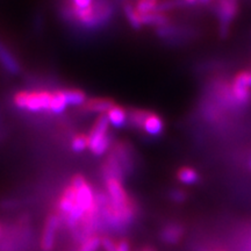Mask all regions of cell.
I'll return each instance as SVG.
<instances>
[{
  "label": "cell",
  "mask_w": 251,
  "mask_h": 251,
  "mask_svg": "<svg viewBox=\"0 0 251 251\" xmlns=\"http://www.w3.org/2000/svg\"><path fill=\"white\" fill-rule=\"evenodd\" d=\"M52 93L49 91H20L15 93L13 102L18 108L29 112L50 111Z\"/></svg>",
  "instance_id": "1"
},
{
  "label": "cell",
  "mask_w": 251,
  "mask_h": 251,
  "mask_svg": "<svg viewBox=\"0 0 251 251\" xmlns=\"http://www.w3.org/2000/svg\"><path fill=\"white\" fill-rule=\"evenodd\" d=\"M108 119L106 114H100V117L94 122L89 136V149L96 156H101L111 147L112 141L108 135Z\"/></svg>",
  "instance_id": "2"
},
{
  "label": "cell",
  "mask_w": 251,
  "mask_h": 251,
  "mask_svg": "<svg viewBox=\"0 0 251 251\" xmlns=\"http://www.w3.org/2000/svg\"><path fill=\"white\" fill-rule=\"evenodd\" d=\"M238 4L237 0H219L216 6V14L220 21V35L226 37L229 33L231 21L237 14Z\"/></svg>",
  "instance_id": "3"
},
{
  "label": "cell",
  "mask_w": 251,
  "mask_h": 251,
  "mask_svg": "<svg viewBox=\"0 0 251 251\" xmlns=\"http://www.w3.org/2000/svg\"><path fill=\"white\" fill-rule=\"evenodd\" d=\"M234 98L240 106L249 105L251 102V91L249 84V71L238 72L231 84Z\"/></svg>",
  "instance_id": "4"
},
{
  "label": "cell",
  "mask_w": 251,
  "mask_h": 251,
  "mask_svg": "<svg viewBox=\"0 0 251 251\" xmlns=\"http://www.w3.org/2000/svg\"><path fill=\"white\" fill-rule=\"evenodd\" d=\"M62 225V220L57 213H51L46 220L43 228L42 237H41V248L43 251H51L55 247L56 235Z\"/></svg>",
  "instance_id": "5"
},
{
  "label": "cell",
  "mask_w": 251,
  "mask_h": 251,
  "mask_svg": "<svg viewBox=\"0 0 251 251\" xmlns=\"http://www.w3.org/2000/svg\"><path fill=\"white\" fill-rule=\"evenodd\" d=\"M111 152L115 156V158L118 159L119 163H120L125 175H130L134 169L133 149H131L130 144L126 142V141H118L113 146Z\"/></svg>",
  "instance_id": "6"
},
{
  "label": "cell",
  "mask_w": 251,
  "mask_h": 251,
  "mask_svg": "<svg viewBox=\"0 0 251 251\" xmlns=\"http://www.w3.org/2000/svg\"><path fill=\"white\" fill-rule=\"evenodd\" d=\"M115 105L114 100L109 98H93L87 99L83 105V109L86 112H94L105 114Z\"/></svg>",
  "instance_id": "7"
},
{
  "label": "cell",
  "mask_w": 251,
  "mask_h": 251,
  "mask_svg": "<svg viewBox=\"0 0 251 251\" xmlns=\"http://www.w3.org/2000/svg\"><path fill=\"white\" fill-rule=\"evenodd\" d=\"M0 64L9 74L17 75L20 72V64L18 59L1 42H0Z\"/></svg>",
  "instance_id": "8"
},
{
  "label": "cell",
  "mask_w": 251,
  "mask_h": 251,
  "mask_svg": "<svg viewBox=\"0 0 251 251\" xmlns=\"http://www.w3.org/2000/svg\"><path fill=\"white\" fill-rule=\"evenodd\" d=\"M165 125L163 119L156 113L150 112V114L147 118L146 122L143 125V130L150 136H159L164 131Z\"/></svg>",
  "instance_id": "9"
},
{
  "label": "cell",
  "mask_w": 251,
  "mask_h": 251,
  "mask_svg": "<svg viewBox=\"0 0 251 251\" xmlns=\"http://www.w3.org/2000/svg\"><path fill=\"white\" fill-rule=\"evenodd\" d=\"M106 115H107L109 125H112L115 128L125 127V125L128 122L127 109L120 105H117V103L106 113Z\"/></svg>",
  "instance_id": "10"
},
{
  "label": "cell",
  "mask_w": 251,
  "mask_h": 251,
  "mask_svg": "<svg viewBox=\"0 0 251 251\" xmlns=\"http://www.w3.org/2000/svg\"><path fill=\"white\" fill-rule=\"evenodd\" d=\"M140 15V14H139ZM141 23L144 26V25H149V26H156L157 28L165 27L168 26L170 20H169V17L165 13H162V12L153 11L151 13L147 14H141Z\"/></svg>",
  "instance_id": "11"
},
{
  "label": "cell",
  "mask_w": 251,
  "mask_h": 251,
  "mask_svg": "<svg viewBox=\"0 0 251 251\" xmlns=\"http://www.w3.org/2000/svg\"><path fill=\"white\" fill-rule=\"evenodd\" d=\"M184 229L179 225H168L163 229L161 233V238L164 243L168 244H176L179 242V240L183 236Z\"/></svg>",
  "instance_id": "12"
},
{
  "label": "cell",
  "mask_w": 251,
  "mask_h": 251,
  "mask_svg": "<svg viewBox=\"0 0 251 251\" xmlns=\"http://www.w3.org/2000/svg\"><path fill=\"white\" fill-rule=\"evenodd\" d=\"M62 93L67 100L68 105L83 106L87 100L85 92L78 89H64L62 90Z\"/></svg>",
  "instance_id": "13"
},
{
  "label": "cell",
  "mask_w": 251,
  "mask_h": 251,
  "mask_svg": "<svg viewBox=\"0 0 251 251\" xmlns=\"http://www.w3.org/2000/svg\"><path fill=\"white\" fill-rule=\"evenodd\" d=\"M149 114V111H144V109L139 108H131L128 111V122H129L134 128L143 129V125Z\"/></svg>",
  "instance_id": "14"
},
{
  "label": "cell",
  "mask_w": 251,
  "mask_h": 251,
  "mask_svg": "<svg viewBox=\"0 0 251 251\" xmlns=\"http://www.w3.org/2000/svg\"><path fill=\"white\" fill-rule=\"evenodd\" d=\"M177 178L181 184L184 185H194L200 179V176L197 170L190 168V166H183L177 172Z\"/></svg>",
  "instance_id": "15"
},
{
  "label": "cell",
  "mask_w": 251,
  "mask_h": 251,
  "mask_svg": "<svg viewBox=\"0 0 251 251\" xmlns=\"http://www.w3.org/2000/svg\"><path fill=\"white\" fill-rule=\"evenodd\" d=\"M124 12H125L126 18H127L128 23H129V25L134 28V29H141V28H142L143 25H142V23H141L140 15L136 12V9H135L134 6L130 4V2H125Z\"/></svg>",
  "instance_id": "16"
},
{
  "label": "cell",
  "mask_w": 251,
  "mask_h": 251,
  "mask_svg": "<svg viewBox=\"0 0 251 251\" xmlns=\"http://www.w3.org/2000/svg\"><path fill=\"white\" fill-rule=\"evenodd\" d=\"M68 102L63 96L62 90H57L52 92L51 103H50V112L52 113H62L67 108Z\"/></svg>",
  "instance_id": "17"
},
{
  "label": "cell",
  "mask_w": 251,
  "mask_h": 251,
  "mask_svg": "<svg viewBox=\"0 0 251 251\" xmlns=\"http://www.w3.org/2000/svg\"><path fill=\"white\" fill-rule=\"evenodd\" d=\"M158 2L159 0H137L134 7L140 15L147 14V13H151V12L156 11L157 6H158Z\"/></svg>",
  "instance_id": "18"
},
{
  "label": "cell",
  "mask_w": 251,
  "mask_h": 251,
  "mask_svg": "<svg viewBox=\"0 0 251 251\" xmlns=\"http://www.w3.org/2000/svg\"><path fill=\"white\" fill-rule=\"evenodd\" d=\"M71 148L75 152H81L89 148V136L86 134H77L71 141Z\"/></svg>",
  "instance_id": "19"
},
{
  "label": "cell",
  "mask_w": 251,
  "mask_h": 251,
  "mask_svg": "<svg viewBox=\"0 0 251 251\" xmlns=\"http://www.w3.org/2000/svg\"><path fill=\"white\" fill-rule=\"evenodd\" d=\"M100 246H101V237L94 235V236L84 241L83 243H80L79 249L77 251H97Z\"/></svg>",
  "instance_id": "20"
},
{
  "label": "cell",
  "mask_w": 251,
  "mask_h": 251,
  "mask_svg": "<svg viewBox=\"0 0 251 251\" xmlns=\"http://www.w3.org/2000/svg\"><path fill=\"white\" fill-rule=\"evenodd\" d=\"M69 6L72 8H77V9H87L94 6V4H93V0H71L70 5Z\"/></svg>",
  "instance_id": "21"
},
{
  "label": "cell",
  "mask_w": 251,
  "mask_h": 251,
  "mask_svg": "<svg viewBox=\"0 0 251 251\" xmlns=\"http://www.w3.org/2000/svg\"><path fill=\"white\" fill-rule=\"evenodd\" d=\"M169 197H170L172 201L179 203L185 201V199H186V193H185L184 191L179 190V188H177V190H172L171 192L169 193Z\"/></svg>",
  "instance_id": "22"
},
{
  "label": "cell",
  "mask_w": 251,
  "mask_h": 251,
  "mask_svg": "<svg viewBox=\"0 0 251 251\" xmlns=\"http://www.w3.org/2000/svg\"><path fill=\"white\" fill-rule=\"evenodd\" d=\"M101 246L105 251H115L117 249V243L108 236L101 237Z\"/></svg>",
  "instance_id": "23"
},
{
  "label": "cell",
  "mask_w": 251,
  "mask_h": 251,
  "mask_svg": "<svg viewBox=\"0 0 251 251\" xmlns=\"http://www.w3.org/2000/svg\"><path fill=\"white\" fill-rule=\"evenodd\" d=\"M115 251H130L129 242L127 240H121L117 243V249Z\"/></svg>",
  "instance_id": "24"
},
{
  "label": "cell",
  "mask_w": 251,
  "mask_h": 251,
  "mask_svg": "<svg viewBox=\"0 0 251 251\" xmlns=\"http://www.w3.org/2000/svg\"><path fill=\"white\" fill-rule=\"evenodd\" d=\"M184 4L194 5V4H198V0H184Z\"/></svg>",
  "instance_id": "25"
},
{
  "label": "cell",
  "mask_w": 251,
  "mask_h": 251,
  "mask_svg": "<svg viewBox=\"0 0 251 251\" xmlns=\"http://www.w3.org/2000/svg\"><path fill=\"white\" fill-rule=\"evenodd\" d=\"M142 251H153L151 248H144V249Z\"/></svg>",
  "instance_id": "26"
},
{
  "label": "cell",
  "mask_w": 251,
  "mask_h": 251,
  "mask_svg": "<svg viewBox=\"0 0 251 251\" xmlns=\"http://www.w3.org/2000/svg\"><path fill=\"white\" fill-rule=\"evenodd\" d=\"M249 83H250V87H251V71H249Z\"/></svg>",
  "instance_id": "27"
},
{
  "label": "cell",
  "mask_w": 251,
  "mask_h": 251,
  "mask_svg": "<svg viewBox=\"0 0 251 251\" xmlns=\"http://www.w3.org/2000/svg\"><path fill=\"white\" fill-rule=\"evenodd\" d=\"M249 166H250V169H251V161H250V164H249Z\"/></svg>",
  "instance_id": "28"
},
{
  "label": "cell",
  "mask_w": 251,
  "mask_h": 251,
  "mask_svg": "<svg viewBox=\"0 0 251 251\" xmlns=\"http://www.w3.org/2000/svg\"><path fill=\"white\" fill-rule=\"evenodd\" d=\"M205 251H213V250H205Z\"/></svg>",
  "instance_id": "29"
}]
</instances>
